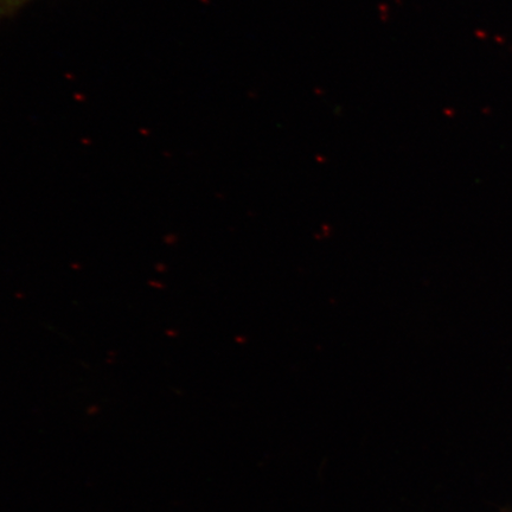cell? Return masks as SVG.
<instances>
[{
	"instance_id": "6da1fadb",
	"label": "cell",
	"mask_w": 512,
	"mask_h": 512,
	"mask_svg": "<svg viewBox=\"0 0 512 512\" xmlns=\"http://www.w3.org/2000/svg\"><path fill=\"white\" fill-rule=\"evenodd\" d=\"M31 0H0V22L16 16Z\"/></svg>"
}]
</instances>
